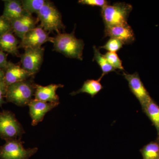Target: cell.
Listing matches in <instances>:
<instances>
[{
  "label": "cell",
  "mask_w": 159,
  "mask_h": 159,
  "mask_svg": "<svg viewBox=\"0 0 159 159\" xmlns=\"http://www.w3.org/2000/svg\"><path fill=\"white\" fill-rule=\"evenodd\" d=\"M51 43L53 44L54 51L66 57L82 61L84 43L82 39L76 37L74 31L71 33L57 34L52 37Z\"/></svg>",
  "instance_id": "cell-1"
},
{
  "label": "cell",
  "mask_w": 159,
  "mask_h": 159,
  "mask_svg": "<svg viewBox=\"0 0 159 159\" xmlns=\"http://www.w3.org/2000/svg\"><path fill=\"white\" fill-rule=\"evenodd\" d=\"M32 77L7 87L5 96L6 102L20 107L29 106L33 99L35 91L36 84Z\"/></svg>",
  "instance_id": "cell-2"
},
{
  "label": "cell",
  "mask_w": 159,
  "mask_h": 159,
  "mask_svg": "<svg viewBox=\"0 0 159 159\" xmlns=\"http://www.w3.org/2000/svg\"><path fill=\"white\" fill-rule=\"evenodd\" d=\"M37 15V19L40 22V25L47 32L55 31L59 34L65 29L60 12L50 1H47Z\"/></svg>",
  "instance_id": "cell-3"
},
{
  "label": "cell",
  "mask_w": 159,
  "mask_h": 159,
  "mask_svg": "<svg viewBox=\"0 0 159 159\" xmlns=\"http://www.w3.org/2000/svg\"><path fill=\"white\" fill-rule=\"evenodd\" d=\"M133 7L125 2H117L102 7L101 16L105 27L127 24V20Z\"/></svg>",
  "instance_id": "cell-4"
},
{
  "label": "cell",
  "mask_w": 159,
  "mask_h": 159,
  "mask_svg": "<svg viewBox=\"0 0 159 159\" xmlns=\"http://www.w3.org/2000/svg\"><path fill=\"white\" fill-rule=\"evenodd\" d=\"M25 131L13 113L8 110L0 111V138L7 141L21 139Z\"/></svg>",
  "instance_id": "cell-5"
},
{
  "label": "cell",
  "mask_w": 159,
  "mask_h": 159,
  "mask_svg": "<svg viewBox=\"0 0 159 159\" xmlns=\"http://www.w3.org/2000/svg\"><path fill=\"white\" fill-rule=\"evenodd\" d=\"M38 150L37 148L26 149L21 139L7 140L0 146V159H29Z\"/></svg>",
  "instance_id": "cell-6"
},
{
  "label": "cell",
  "mask_w": 159,
  "mask_h": 159,
  "mask_svg": "<svg viewBox=\"0 0 159 159\" xmlns=\"http://www.w3.org/2000/svg\"><path fill=\"white\" fill-rule=\"evenodd\" d=\"M24 53L20 54L21 67L34 75L39 71L43 60L44 49L43 48L25 49Z\"/></svg>",
  "instance_id": "cell-7"
},
{
  "label": "cell",
  "mask_w": 159,
  "mask_h": 159,
  "mask_svg": "<svg viewBox=\"0 0 159 159\" xmlns=\"http://www.w3.org/2000/svg\"><path fill=\"white\" fill-rule=\"evenodd\" d=\"M52 37L40 25L29 31L20 42L19 48H42L45 43H51Z\"/></svg>",
  "instance_id": "cell-8"
},
{
  "label": "cell",
  "mask_w": 159,
  "mask_h": 159,
  "mask_svg": "<svg viewBox=\"0 0 159 159\" xmlns=\"http://www.w3.org/2000/svg\"><path fill=\"white\" fill-rule=\"evenodd\" d=\"M123 75L129 83L130 90L139 100L143 108L152 100L138 73L133 74L123 72Z\"/></svg>",
  "instance_id": "cell-9"
},
{
  "label": "cell",
  "mask_w": 159,
  "mask_h": 159,
  "mask_svg": "<svg viewBox=\"0 0 159 159\" xmlns=\"http://www.w3.org/2000/svg\"><path fill=\"white\" fill-rule=\"evenodd\" d=\"M60 102H45L33 99L29 103V114L31 119V125L35 126L42 122L45 116Z\"/></svg>",
  "instance_id": "cell-10"
},
{
  "label": "cell",
  "mask_w": 159,
  "mask_h": 159,
  "mask_svg": "<svg viewBox=\"0 0 159 159\" xmlns=\"http://www.w3.org/2000/svg\"><path fill=\"white\" fill-rule=\"evenodd\" d=\"M105 37L116 39L121 41L124 44H129L134 41V33L131 27L128 23L110 27H105L104 30Z\"/></svg>",
  "instance_id": "cell-11"
},
{
  "label": "cell",
  "mask_w": 159,
  "mask_h": 159,
  "mask_svg": "<svg viewBox=\"0 0 159 159\" xmlns=\"http://www.w3.org/2000/svg\"><path fill=\"white\" fill-rule=\"evenodd\" d=\"M38 21L37 18H35L31 15L28 14L12 20L10 23L13 33L21 40L29 31L36 27Z\"/></svg>",
  "instance_id": "cell-12"
},
{
  "label": "cell",
  "mask_w": 159,
  "mask_h": 159,
  "mask_svg": "<svg viewBox=\"0 0 159 159\" xmlns=\"http://www.w3.org/2000/svg\"><path fill=\"white\" fill-rule=\"evenodd\" d=\"M4 70V81L7 87L13 84L24 81L34 76L23 69L21 66L10 61Z\"/></svg>",
  "instance_id": "cell-13"
},
{
  "label": "cell",
  "mask_w": 159,
  "mask_h": 159,
  "mask_svg": "<svg viewBox=\"0 0 159 159\" xmlns=\"http://www.w3.org/2000/svg\"><path fill=\"white\" fill-rule=\"evenodd\" d=\"M63 87L61 84H51L46 86L36 84L34 99L45 102H60L56 91Z\"/></svg>",
  "instance_id": "cell-14"
},
{
  "label": "cell",
  "mask_w": 159,
  "mask_h": 159,
  "mask_svg": "<svg viewBox=\"0 0 159 159\" xmlns=\"http://www.w3.org/2000/svg\"><path fill=\"white\" fill-rule=\"evenodd\" d=\"M20 43L12 31L0 35V49L13 56L20 57L18 50Z\"/></svg>",
  "instance_id": "cell-15"
},
{
  "label": "cell",
  "mask_w": 159,
  "mask_h": 159,
  "mask_svg": "<svg viewBox=\"0 0 159 159\" xmlns=\"http://www.w3.org/2000/svg\"><path fill=\"white\" fill-rule=\"evenodd\" d=\"M2 16L9 21L29 14L23 8L21 1L5 0Z\"/></svg>",
  "instance_id": "cell-16"
},
{
  "label": "cell",
  "mask_w": 159,
  "mask_h": 159,
  "mask_svg": "<svg viewBox=\"0 0 159 159\" xmlns=\"http://www.w3.org/2000/svg\"><path fill=\"white\" fill-rule=\"evenodd\" d=\"M102 77H100L98 80H87L84 81L81 88L77 91L72 92L71 95L75 96L81 93H86L89 94L92 97H93L103 89V86L100 83Z\"/></svg>",
  "instance_id": "cell-17"
},
{
  "label": "cell",
  "mask_w": 159,
  "mask_h": 159,
  "mask_svg": "<svg viewBox=\"0 0 159 159\" xmlns=\"http://www.w3.org/2000/svg\"><path fill=\"white\" fill-rule=\"evenodd\" d=\"M94 55L93 61H96L100 67L102 71L101 77H103L106 74H108L113 71H116V69H114L111 66L107 60L104 56V54L100 53L99 49L97 48L96 46H93Z\"/></svg>",
  "instance_id": "cell-18"
},
{
  "label": "cell",
  "mask_w": 159,
  "mask_h": 159,
  "mask_svg": "<svg viewBox=\"0 0 159 159\" xmlns=\"http://www.w3.org/2000/svg\"><path fill=\"white\" fill-rule=\"evenodd\" d=\"M45 0H22L21 1L23 8L29 14L38 13L42 7L45 4Z\"/></svg>",
  "instance_id": "cell-19"
},
{
  "label": "cell",
  "mask_w": 159,
  "mask_h": 159,
  "mask_svg": "<svg viewBox=\"0 0 159 159\" xmlns=\"http://www.w3.org/2000/svg\"><path fill=\"white\" fill-rule=\"evenodd\" d=\"M146 113L152 120L153 124L159 130V107L151 100L145 107Z\"/></svg>",
  "instance_id": "cell-20"
},
{
  "label": "cell",
  "mask_w": 159,
  "mask_h": 159,
  "mask_svg": "<svg viewBox=\"0 0 159 159\" xmlns=\"http://www.w3.org/2000/svg\"><path fill=\"white\" fill-rule=\"evenodd\" d=\"M143 159H159V145L152 142L146 145L142 150Z\"/></svg>",
  "instance_id": "cell-21"
},
{
  "label": "cell",
  "mask_w": 159,
  "mask_h": 159,
  "mask_svg": "<svg viewBox=\"0 0 159 159\" xmlns=\"http://www.w3.org/2000/svg\"><path fill=\"white\" fill-rule=\"evenodd\" d=\"M109 63L114 69L124 70V68L122 64V61L120 59L116 53L107 52L104 54Z\"/></svg>",
  "instance_id": "cell-22"
},
{
  "label": "cell",
  "mask_w": 159,
  "mask_h": 159,
  "mask_svg": "<svg viewBox=\"0 0 159 159\" xmlns=\"http://www.w3.org/2000/svg\"><path fill=\"white\" fill-rule=\"evenodd\" d=\"M124 43L121 41L115 38H110L105 45L99 48L104 49L108 52L116 53L122 48Z\"/></svg>",
  "instance_id": "cell-23"
},
{
  "label": "cell",
  "mask_w": 159,
  "mask_h": 159,
  "mask_svg": "<svg viewBox=\"0 0 159 159\" xmlns=\"http://www.w3.org/2000/svg\"><path fill=\"white\" fill-rule=\"evenodd\" d=\"M79 4L91 6H98L101 8L109 5L108 1L106 0H80Z\"/></svg>",
  "instance_id": "cell-24"
},
{
  "label": "cell",
  "mask_w": 159,
  "mask_h": 159,
  "mask_svg": "<svg viewBox=\"0 0 159 159\" xmlns=\"http://www.w3.org/2000/svg\"><path fill=\"white\" fill-rule=\"evenodd\" d=\"M12 31L11 23L2 15L0 16V35Z\"/></svg>",
  "instance_id": "cell-25"
},
{
  "label": "cell",
  "mask_w": 159,
  "mask_h": 159,
  "mask_svg": "<svg viewBox=\"0 0 159 159\" xmlns=\"http://www.w3.org/2000/svg\"><path fill=\"white\" fill-rule=\"evenodd\" d=\"M7 88V86L4 81L0 83V107L3 104L6 103V100L4 99V98H5L6 96Z\"/></svg>",
  "instance_id": "cell-26"
},
{
  "label": "cell",
  "mask_w": 159,
  "mask_h": 159,
  "mask_svg": "<svg viewBox=\"0 0 159 159\" xmlns=\"http://www.w3.org/2000/svg\"><path fill=\"white\" fill-rule=\"evenodd\" d=\"M9 61L7 60V55L0 49V69L5 70L9 65Z\"/></svg>",
  "instance_id": "cell-27"
},
{
  "label": "cell",
  "mask_w": 159,
  "mask_h": 159,
  "mask_svg": "<svg viewBox=\"0 0 159 159\" xmlns=\"http://www.w3.org/2000/svg\"><path fill=\"white\" fill-rule=\"evenodd\" d=\"M5 77V70L3 69H0V83L3 82Z\"/></svg>",
  "instance_id": "cell-28"
}]
</instances>
